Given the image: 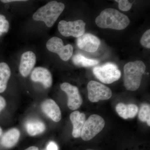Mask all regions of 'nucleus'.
<instances>
[{
  "mask_svg": "<svg viewBox=\"0 0 150 150\" xmlns=\"http://www.w3.org/2000/svg\"><path fill=\"white\" fill-rule=\"evenodd\" d=\"M95 22L97 25L101 28L121 30L129 25L130 20L127 16L117 10L108 8L100 13Z\"/></svg>",
  "mask_w": 150,
  "mask_h": 150,
  "instance_id": "f257e3e1",
  "label": "nucleus"
},
{
  "mask_svg": "<svg viewBox=\"0 0 150 150\" xmlns=\"http://www.w3.org/2000/svg\"><path fill=\"white\" fill-rule=\"evenodd\" d=\"M146 69L144 63L141 61L129 62L124 66L123 82L126 89L135 91L139 88Z\"/></svg>",
  "mask_w": 150,
  "mask_h": 150,
  "instance_id": "f03ea898",
  "label": "nucleus"
},
{
  "mask_svg": "<svg viewBox=\"0 0 150 150\" xmlns=\"http://www.w3.org/2000/svg\"><path fill=\"white\" fill-rule=\"evenodd\" d=\"M63 3L52 1L40 7L33 14V18L36 21L44 22L48 27H51L65 9Z\"/></svg>",
  "mask_w": 150,
  "mask_h": 150,
  "instance_id": "7ed1b4c3",
  "label": "nucleus"
},
{
  "mask_svg": "<svg viewBox=\"0 0 150 150\" xmlns=\"http://www.w3.org/2000/svg\"><path fill=\"white\" fill-rule=\"evenodd\" d=\"M93 73L98 79L105 84L112 83L118 81L121 75L117 65L112 63H107L95 67Z\"/></svg>",
  "mask_w": 150,
  "mask_h": 150,
  "instance_id": "20e7f679",
  "label": "nucleus"
},
{
  "mask_svg": "<svg viewBox=\"0 0 150 150\" xmlns=\"http://www.w3.org/2000/svg\"><path fill=\"white\" fill-rule=\"evenodd\" d=\"M105 122L99 115L93 114L89 116L84 123L81 137L85 141H88L99 133L104 128Z\"/></svg>",
  "mask_w": 150,
  "mask_h": 150,
  "instance_id": "39448f33",
  "label": "nucleus"
},
{
  "mask_svg": "<svg viewBox=\"0 0 150 150\" xmlns=\"http://www.w3.org/2000/svg\"><path fill=\"white\" fill-rule=\"evenodd\" d=\"M85 26V23L81 20L68 22L62 20L59 22L58 29L64 36H71L78 38L84 34Z\"/></svg>",
  "mask_w": 150,
  "mask_h": 150,
  "instance_id": "423d86ee",
  "label": "nucleus"
},
{
  "mask_svg": "<svg viewBox=\"0 0 150 150\" xmlns=\"http://www.w3.org/2000/svg\"><path fill=\"white\" fill-rule=\"evenodd\" d=\"M88 98L91 102H97L100 100H106L112 96L109 88L96 81H90L88 84Z\"/></svg>",
  "mask_w": 150,
  "mask_h": 150,
  "instance_id": "0eeeda50",
  "label": "nucleus"
},
{
  "mask_svg": "<svg viewBox=\"0 0 150 150\" xmlns=\"http://www.w3.org/2000/svg\"><path fill=\"white\" fill-rule=\"evenodd\" d=\"M46 46L48 51L58 54L64 61H67L71 58L74 51L71 45L64 46L62 39L57 37L51 38L48 40Z\"/></svg>",
  "mask_w": 150,
  "mask_h": 150,
  "instance_id": "6e6552de",
  "label": "nucleus"
},
{
  "mask_svg": "<svg viewBox=\"0 0 150 150\" xmlns=\"http://www.w3.org/2000/svg\"><path fill=\"white\" fill-rule=\"evenodd\" d=\"M60 87L68 97L67 105L69 108L75 110L79 108L82 104L83 100L77 87L65 82L62 83Z\"/></svg>",
  "mask_w": 150,
  "mask_h": 150,
  "instance_id": "1a4fd4ad",
  "label": "nucleus"
},
{
  "mask_svg": "<svg viewBox=\"0 0 150 150\" xmlns=\"http://www.w3.org/2000/svg\"><path fill=\"white\" fill-rule=\"evenodd\" d=\"M100 41L95 35L86 33L78 38L77 44L79 48L87 52H96L99 48Z\"/></svg>",
  "mask_w": 150,
  "mask_h": 150,
  "instance_id": "9d476101",
  "label": "nucleus"
},
{
  "mask_svg": "<svg viewBox=\"0 0 150 150\" xmlns=\"http://www.w3.org/2000/svg\"><path fill=\"white\" fill-rule=\"evenodd\" d=\"M30 79L35 82L42 83L46 88L51 87L53 83L51 72L44 67H38L34 69L31 73Z\"/></svg>",
  "mask_w": 150,
  "mask_h": 150,
  "instance_id": "9b49d317",
  "label": "nucleus"
},
{
  "mask_svg": "<svg viewBox=\"0 0 150 150\" xmlns=\"http://www.w3.org/2000/svg\"><path fill=\"white\" fill-rule=\"evenodd\" d=\"M35 54L31 51L24 52L22 55L19 65V71L22 76L26 77L30 74L36 63Z\"/></svg>",
  "mask_w": 150,
  "mask_h": 150,
  "instance_id": "f8f14e48",
  "label": "nucleus"
},
{
  "mask_svg": "<svg viewBox=\"0 0 150 150\" xmlns=\"http://www.w3.org/2000/svg\"><path fill=\"white\" fill-rule=\"evenodd\" d=\"M42 111L54 122H58L62 118V113L59 105L53 100L47 99L41 105Z\"/></svg>",
  "mask_w": 150,
  "mask_h": 150,
  "instance_id": "ddd939ff",
  "label": "nucleus"
},
{
  "mask_svg": "<svg viewBox=\"0 0 150 150\" xmlns=\"http://www.w3.org/2000/svg\"><path fill=\"white\" fill-rule=\"evenodd\" d=\"M20 132L16 128H12L3 134L0 139V145L5 148L13 147L18 142Z\"/></svg>",
  "mask_w": 150,
  "mask_h": 150,
  "instance_id": "4468645a",
  "label": "nucleus"
},
{
  "mask_svg": "<svg viewBox=\"0 0 150 150\" xmlns=\"http://www.w3.org/2000/svg\"><path fill=\"white\" fill-rule=\"evenodd\" d=\"M70 118L73 126V137L75 138L80 137L86 121L85 114L83 112L75 111L71 113Z\"/></svg>",
  "mask_w": 150,
  "mask_h": 150,
  "instance_id": "2eb2a0df",
  "label": "nucleus"
},
{
  "mask_svg": "<svg viewBox=\"0 0 150 150\" xmlns=\"http://www.w3.org/2000/svg\"><path fill=\"white\" fill-rule=\"evenodd\" d=\"M115 110L121 117L127 119L135 117L138 113L139 108L135 104H125L120 103L116 105Z\"/></svg>",
  "mask_w": 150,
  "mask_h": 150,
  "instance_id": "dca6fc26",
  "label": "nucleus"
},
{
  "mask_svg": "<svg viewBox=\"0 0 150 150\" xmlns=\"http://www.w3.org/2000/svg\"><path fill=\"white\" fill-rule=\"evenodd\" d=\"M11 72L9 65L4 62H0V94L4 93L7 88Z\"/></svg>",
  "mask_w": 150,
  "mask_h": 150,
  "instance_id": "f3484780",
  "label": "nucleus"
},
{
  "mask_svg": "<svg viewBox=\"0 0 150 150\" xmlns=\"http://www.w3.org/2000/svg\"><path fill=\"white\" fill-rule=\"evenodd\" d=\"M25 127L28 134L32 137L42 134L46 129L44 123L39 120H32L27 121Z\"/></svg>",
  "mask_w": 150,
  "mask_h": 150,
  "instance_id": "a211bd4d",
  "label": "nucleus"
},
{
  "mask_svg": "<svg viewBox=\"0 0 150 150\" xmlns=\"http://www.w3.org/2000/svg\"><path fill=\"white\" fill-rule=\"evenodd\" d=\"M73 62L76 66L81 67H92L99 63L98 60L88 59L80 54H76L74 56Z\"/></svg>",
  "mask_w": 150,
  "mask_h": 150,
  "instance_id": "6ab92c4d",
  "label": "nucleus"
},
{
  "mask_svg": "<svg viewBox=\"0 0 150 150\" xmlns=\"http://www.w3.org/2000/svg\"><path fill=\"white\" fill-rule=\"evenodd\" d=\"M140 121L146 122L148 126H150V106L149 104L144 103L141 105L139 113Z\"/></svg>",
  "mask_w": 150,
  "mask_h": 150,
  "instance_id": "aec40b11",
  "label": "nucleus"
},
{
  "mask_svg": "<svg viewBox=\"0 0 150 150\" xmlns=\"http://www.w3.org/2000/svg\"><path fill=\"white\" fill-rule=\"evenodd\" d=\"M9 28V22L6 17L3 14L0 13V38L7 33Z\"/></svg>",
  "mask_w": 150,
  "mask_h": 150,
  "instance_id": "412c9836",
  "label": "nucleus"
},
{
  "mask_svg": "<svg viewBox=\"0 0 150 150\" xmlns=\"http://www.w3.org/2000/svg\"><path fill=\"white\" fill-rule=\"evenodd\" d=\"M141 43L145 48H150V30H148L145 32L141 39Z\"/></svg>",
  "mask_w": 150,
  "mask_h": 150,
  "instance_id": "4be33fe9",
  "label": "nucleus"
},
{
  "mask_svg": "<svg viewBox=\"0 0 150 150\" xmlns=\"http://www.w3.org/2000/svg\"><path fill=\"white\" fill-rule=\"evenodd\" d=\"M115 1L118 3V7L121 11H127L131 9L132 7V3L126 0H116Z\"/></svg>",
  "mask_w": 150,
  "mask_h": 150,
  "instance_id": "5701e85b",
  "label": "nucleus"
},
{
  "mask_svg": "<svg viewBox=\"0 0 150 150\" xmlns=\"http://www.w3.org/2000/svg\"><path fill=\"white\" fill-rule=\"evenodd\" d=\"M6 105L5 98L0 95V114L6 108Z\"/></svg>",
  "mask_w": 150,
  "mask_h": 150,
  "instance_id": "b1692460",
  "label": "nucleus"
},
{
  "mask_svg": "<svg viewBox=\"0 0 150 150\" xmlns=\"http://www.w3.org/2000/svg\"><path fill=\"white\" fill-rule=\"evenodd\" d=\"M47 150H58V147L55 142H49L47 147Z\"/></svg>",
  "mask_w": 150,
  "mask_h": 150,
  "instance_id": "393cba45",
  "label": "nucleus"
},
{
  "mask_svg": "<svg viewBox=\"0 0 150 150\" xmlns=\"http://www.w3.org/2000/svg\"><path fill=\"white\" fill-rule=\"evenodd\" d=\"M25 150H39V149L37 147L32 146H30L29 148H27V149Z\"/></svg>",
  "mask_w": 150,
  "mask_h": 150,
  "instance_id": "a878e982",
  "label": "nucleus"
},
{
  "mask_svg": "<svg viewBox=\"0 0 150 150\" xmlns=\"http://www.w3.org/2000/svg\"><path fill=\"white\" fill-rule=\"evenodd\" d=\"M3 129H2L1 127L0 126V138L1 137L2 135H3Z\"/></svg>",
  "mask_w": 150,
  "mask_h": 150,
  "instance_id": "bb28decb",
  "label": "nucleus"
},
{
  "mask_svg": "<svg viewBox=\"0 0 150 150\" xmlns=\"http://www.w3.org/2000/svg\"></svg>",
  "mask_w": 150,
  "mask_h": 150,
  "instance_id": "cd10ccee",
  "label": "nucleus"
}]
</instances>
